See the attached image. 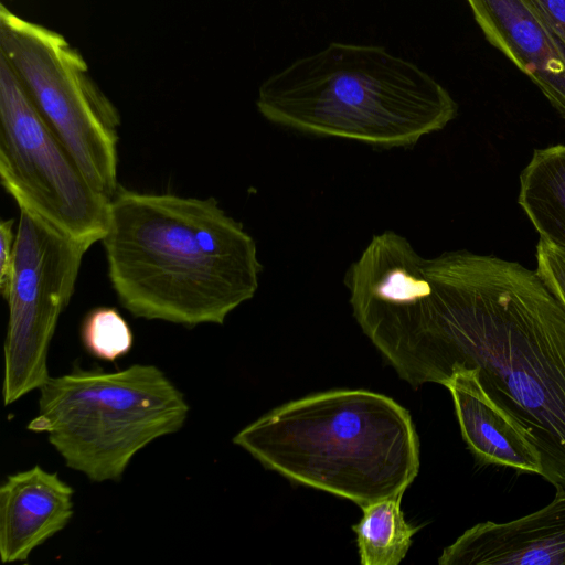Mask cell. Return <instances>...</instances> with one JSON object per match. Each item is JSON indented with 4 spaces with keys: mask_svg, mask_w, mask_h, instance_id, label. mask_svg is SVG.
I'll return each mask as SVG.
<instances>
[{
    "mask_svg": "<svg viewBox=\"0 0 565 565\" xmlns=\"http://www.w3.org/2000/svg\"><path fill=\"white\" fill-rule=\"evenodd\" d=\"M363 332L413 386L476 369L490 398L565 488V307L537 270L468 250L424 258L412 245L382 271Z\"/></svg>",
    "mask_w": 565,
    "mask_h": 565,
    "instance_id": "cell-1",
    "label": "cell"
},
{
    "mask_svg": "<svg viewBox=\"0 0 565 565\" xmlns=\"http://www.w3.org/2000/svg\"><path fill=\"white\" fill-rule=\"evenodd\" d=\"M102 243L111 287L137 318L222 324L258 288L254 238L212 196L119 186Z\"/></svg>",
    "mask_w": 565,
    "mask_h": 565,
    "instance_id": "cell-2",
    "label": "cell"
},
{
    "mask_svg": "<svg viewBox=\"0 0 565 565\" xmlns=\"http://www.w3.org/2000/svg\"><path fill=\"white\" fill-rule=\"evenodd\" d=\"M264 467L361 508L403 495L419 469L407 409L365 390H333L289 402L234 438Z\"/></svg>",
    "mask_w": 565,
    "mask_h": 565,
    "instance_id": "cell-3",
    "label": "cell"
},
{
    "mask_svg": "<svg viewBox=\"0 0 565 565\" xmlns=\"http://www.w3.org/2000/svg\"><path fill=\"white\" fill-rule=\"evenodd\" d=\"M260 115L302 134L409 147L457 115L449 92L383 46L332 42L265 79Z\"/></svg>",
    "mask_w": 565,
    "mask_h": 565,
    "instance_id": "cell-4",
    "label": "cell"
},
{
    "mask_svg": "<svg viewBox=\"0 0 565 565\" xmlns=\"http://www.w3.org/2000/svg\"><path fill=\"white\" fill-rule=\"evenodd\" d=\"M188 414L183 393L156 365L75 367L42 385L26 428L45 433L65 465L90 481H118L138 451L179 431Z\"/></svg>",
    "mask_w": 565,
    "mask_h": 565,
    "instance_id": "cell-5",
    "label": "cell"
},
{
    "mask_svg": "<svg viewBox=\"0 0 565 565\" xmlns=\"http://www.w3.org/2000/svg\"><path fill=\"white\" fill-rule=\"evenodd\" d=\"M0 55L89 183L111 199L119 188L120 116L81 53L58 32L1 4Z\"/></svg>",
    "mask_w": 565,
    "mask_h": 565,
    "instance_id": "cell-6",
    "label": "cell"
},
{
    "mask_svg": "<svg viewBox=\"0 0 565 565\" xmlns=\"http://www.w3.org/2000/svg\"><path fill=\"white\" fill-rule=\"evenodd\" d=\"M0 179L19 207L92 246L102 241L109 202L86 179L0 55Z\"/></svg>",
    "mask_w": 565,
    "mask_h": 565,
    "instance_id": "cell-7",
    "label": "cell"
},
{
    "mask_svg": "<svg viewBox=\"0 0 565 565\" xmlns=\"http://www.w3.org/2000/svg\"><path fill=\"white\" fill-rule=\"evenodd\" d=\"M8 290L3 403L10 405L51 377L47 354L58 319L90 248L34 212L19 207Z\"/></svg>",
    "mask_w": 565,
    "mask_h": 565,
    "instance_id": "cell-8",
    "label": "cell"
},
{
    "mask_svg": "<svg viewBox=\"0 0 565 565\" xmlns=\"http://www.w3.org/2000/svg\"><path fill=\"white\" fill-rule=\"evenodd\" d=\"M488 42L565 118V45L529 0H467Z\"/></svg>",
    "mask_w": 565,
    "mask_h": 565,
    "instance_id": "cell-9",
    "label": "cell"
},
{
    "mask_svg": "<svg viewBox=\"0 0 565 565\" xmlns=\"http://www.w3.org/2000/svg\"><path fill=\"white\" fill-rule=\"evenodd\" d=\"M440 565H565V488L520 519L478 523L447 546Z\"/></svg>",
    "mask_w": 565,
    "mask_h": 565,
    "instance_id": "cell-10",
    "label": "cell"
},
{
    "mask_svg": "<svg viewBox=\"0 0 565 565\" xmlns=\"http://www.w3.org/2000/svg\"><path fill=\"white\" fill-rule=\"evenodd\" d=\"M74 490L40 466L7 477L0 487V558L26 561L34 548L65 529Z\"/></svg>",
    "mask_w": 565,
    "mask_h": 565,
    "instance_id": "cell-11",
    "label": "cell"
},
{
    "mask_svg": "<svg viewBox=\"0 0 565 565\" xmlns=\"http://www.w3.org/2000/svg\"><path fill=\"white\" fill-rule=\"evenodd\" d=\"M445 386L451 393L462 437L480 461L543 475L540 451L490 398L476 369L456 366Z\"/></svg>",
    "mask_w": 565,
    "mask_h": 565,
    "instance_id": "cell-12",
    "label": "cell"
},
{
    "mask_svg": "<svg viewBox=\"0 0 565 565\" xmlns=\"http://www.w3.org/2000/svg\"><path fill=\"white\" fill-rule=\"evenodd\" d=\"M519 204L540 239L565 252V146L534 151L520 175Z\"/></svg>",
    "mask_w": 565,
    "mask_h": 565,
    "instance_id": "cell-13",
    "label": "cell"
},
{
    "mask_svg": "<svg viewBox=\"0 0 565 565\" xmlns=\"http://www.w3.org/2000/svg\"><path fill=\"white\" fill-rule=\"evenodd\" d=\"M403 495L372 502L362 508L363 516L353 525L363 565H398L418 531L401 510Z\"/></svg>",
    "mask_w": 565,
    "mask_h": 565,
    "instance_id": "cell-14",
    "label": "cell"
},
{
    "mask_svg": "<svg viewBox=\"0 0 565 565\" xmlns=\"http://www.w3.org/2000/svg\"><path fill=\"white\" fill-rule=\"evenodd\" d=\"M81 338L87 352L95 358L114 362L132 348V331L115 308L98 307L83 320Z\"/></svg>",
    "mask_w": 565,
    "mask_h": 565,
    "instance_id": "cell-15",
    "label": "cell"
},
{
    "mask_svg": "<svg viewBox=\"0 0 565 565\" xmlns=\"http://www.w3.org/2000/svg\"><path fill=\"white\" fill-rule=\"evenodd\" d=\"M536 264L537 273L565 307V252L540 239Z\"/></svg>",
    "mask_w": 565,
    "mask_h": 565,
    "instance_id": "cell-16",
    "label": "cell"
},
{
    "mask_svg": "<svg viewBox=\"0 0 565 565\" xmlns=\"http://www.w3.org/2000/svg\"><path fill=\"white\" fill-rule=\"evenodd\" d=\"M13 224L14 218L3 220L0 223V290L2 297L8 290L13 264L15 239Z\"/></svg>",
    "mask_w": 565,
    "mask_h": 565,
    "instance_id": "cell-17",
    "label": "cell"
},
{
    "mask_svg": "<svg viewBox=\"0 0 565 565\" xmlns=\"http://www.w3.org/2000/svg\"><path fill=\"white\" fill-rule=\"evenodd\" d=\"M565 45V0H529Z\"/></svg>",
    "mask_w": 565,
    "mask_h": 565,
    "instance_id": "cell-18",
    "label": "cell"
}]
</instances>
